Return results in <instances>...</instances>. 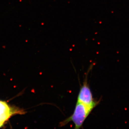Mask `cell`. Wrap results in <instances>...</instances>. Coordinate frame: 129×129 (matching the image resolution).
I'll use <instances>...</instances> for the list:
<instances>
[{"label":"cell","mask_w":129,"mask_h":129,"mask_svg":"<svg viewBox=\"0 0 129 129\" xmlns=\"http://www.w3.org/2000/svg\"><path fill=\"white\" fill-rule=\"evenodd\" d=\"M94 108V107L88 106L77 101L73 114L60 122L59 127H63L69 122H72L74 124L75 129L81 128L83 127L84 122Z\"/></svg>","instance_id":"obj_1"},{"label":"cell","mask_w":129,"mask_h":129,"mask_svg":"<svg viewBox=\"0 0 129 129\" xmlns=\"http://www.w3.org/2000/svg\"><path fill=\"white\" fill-rule=\"evenodd\" d=\"M87 73L83 85L81 86L78 96L77 101L90 107H95L99 104L100 101H95L93 98L92 92L88 83Z\"/></svg>","instance_id":"obj_2"},{"label":"cell","mask_w":129,"mask_h":129,"mask_svg":"<svg viewBox=\"0 0 129 129\" xmlns=\"http://www.w3.org/2000/svg\"><path fill=\"white\" fill-rule=\"evenodd\" d=\"M18 112L9 106L6 102L0 101V127L3 126L12 115Z\"/></svg>","instance_id":"obj_3"}]
</instances>
